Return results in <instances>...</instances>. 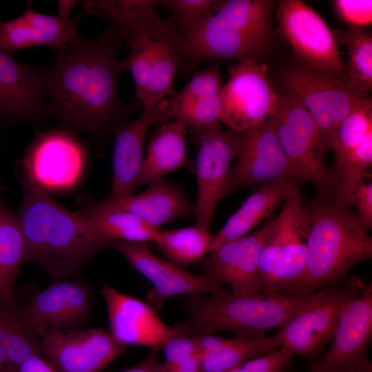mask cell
<instances>
[{"label":"cell","mask_w":372,"mask_h":372,"mask_svg":"<svg viewBox=\"0 0 372 372\" xmlns=\"http://www.w3.org/2000/svg\"><path fill=\"white\" fill-rule=\"evenodd\" d=\"M372 131V102L368 98L351 112L328 135L335 161L356 147Z\"/></svg>","instance_id":"obj_34"},{"label":"cell","mask_w":372,"mask_h":372,"mask_svg":"<svg viewBox=\"0 0 372 372\" xmlns=\"http://www.w3.org/2000/svg\"><path fill=\"white\" fill-rule=\"evenodd\" d=\"M273 224V219L254 233L210 251L203 264L204 275L220 285H229L236 295L264 298L258 265Z\"/></svg>","instance_id":"obj_17"},{"label":"cell","mask_w":372,"mask_h":372,"mask_svg":"<svg viewBox=\"0 0 372 372\" xmlns=\"http://www.w3.org/2000/svg\"><path fill=\"white\" fill-rule=\"evenodd\" d=\"M372 332V285L354 298L343 311L333 342L311 366L310 372H344L366 362Z\"/></svg>","instance_id":"obj_23"},{"label":"cell","mask_w":372,"mask_h":372,"mask_svg":"<svg viewBox=\"0 0 372 372\" xmlns=\"http://www.w3.org/2000/svg\"><path fill=\"white\" fill-rule=\"evenodd\" d=\"M94 292L90 284L68 279L42 291L33 286L24 302L10 303L23 327L39 339L48 329L76 328L90 319Z\"/></svg>","instance_id":"obj_11"},{"label":"cell","mask_w":372,"mask_h":372,"mask_svg":"<svg viewBox=\"0 0 372 372\" xmlns=\"http://www.w3.org/2000/svg\"><path fill=\"white\" fill-rule=\"evenodd\" d=\"M213 236L198 226L159 230L155 243L173 262L188 265L200 260L210 251Z\"/></svg>","instance_id":"obj_33"},{"label":"cell","mask_w":372,"mask_h":372,"mask_svg":"<svg viewBox=\"0 0 372 372\" xmlns=\"http://www.w3.org/2000/svg\"><path fill=\"white\" fill-rule=\"evenodd\" d=\"M281 79L287 94L310 114L327 138L351 112L368 99L353 91L338 74L309 66L287 68Z\"/></svg>","instance_id":"obj_10"},{"label":"cell","mask_w":372,"mask_h":372,"mask_svg":"<svg viewBox=\"0 0 372 372\" xmlns=\"http://www.w3.org/2000/svg\"><path fill=\"white\" fill-rule=\"evenodd\" d=\"M308 208L307 260L297 294L312 295L340 282L353 265L372 256V238L356 213L318 196Z\"/></svg>","instance_id":"obj_3"},{"label":"cell","mask_w":372,"mask_h":372,"mask_svg":"<svg viewBox=\"0 0 372 372\" xmlns=\"http://www.w3.org/2000/svg\"><path fill=\"white\" fill-rule=\"evenodd\" d=\"M163 349L165 372H200V358L192 337L177 335Z\"/></svg>","instance_id":"obj_38"},{"label":"cell","mask_w":372,"mask_h":372,"mask_svg":"<svg viewBox=\"0 0 372 372\" xmlns=\"http://www.w3.org/2000/svg\"><path fill=\"white\" fill-rule=\"evenodd\" d=\"M9 302L0 299V372H9L6 330V315Z\"/></svg>","instance_id":"obj_42"},{"label":"cell","mask_w":372,"mask_h":372,"mask_svg":"<svg viewBox=\"0 0 372 372\" xmlns=\"http://www.w3.org/2000/svg\"><path fill=\"white\" fill-rule=\"evenodd\" d=\"M79 211L85 216L110 211L132 213L158 228L172 220L194 214L192 205L180 187L161 180L149 185L137 195L116 199L94 200L86 194L79 196Z\"/></svg>","instance_id":"obj_22"},{"label":"cell","mask_w":372,"mask_h":372,"mask_svg":"<svg viewBox=\"0 0 372 372\" xmlns=\"http://www.w3.org/2000/svg\"><path fill=\"white\" fill-rule=\"evenodd\" d=\"M270 117L296 177L311 182L318 196L333 198L337 178L324 160L330 143L310 114L289 94L278 93L277 111Z\"/></svg>","instance_id":"obj_7"},{"label":"cell","mask_w":372,"mask_h":372,"mask_svg":"<svg viewBox=\"0 0 372 372\" xmlns=\"http://www.w3.org/2000/svg\"><path fill=\"white\" fill-rule=\"evenodd\" d=\"M311 295L276 298L222 294L190 296L183 303L187 319L174 326L178 335L232 331L236 335H265L280 329L303 307Z\"/></svg>","instance_id":"obj_5"},{"label":"cell","mask_w":372,"mask_h":372,"mask_svg":"<svg viewBox=\"0 0 372 372\" xmlns=\"http://www.w3.org/2000/svg\"><path fill=\"white\" fill-rule=\"evenodd\" d=\"M244 134L242 147L230 169L227 194L258 183L300 180L282 147L270 116L244 131Z\"/></svg>","instance_id":"obj_16"},{"label":"cell","mask_w":372,"mask_h":372,"mask_svg":"<svg viewBox=\"0 0 372 372\" xmlns=\"http://www.w3.org/2000/svg\"><path fill=\"white\" fill-rule=\"evenodd\" d=\"M40 72L0 50V121H37L48 116Z\"/></svg>","instance_id":"obj_24"},{"label":"cell","mask_w":372,"mask_h":372,"mask_svg":"<svg viewBox=\"0 0 372 372\" xmlns=\"http://www.w3.org/2000/svg\"><path fill=\"white\" fill-rule=\"evenodd\" d=\"M192 140L199 147L196 158V226L209 230L218 201L227 194L230 165L238 156L244 132L223 131L220 124L191 129Z\"/></svg>","instance_id":"obj_9"},{"label":"cell","mask_w":372,"mask_h":372,"mask_svg":"<svg viewBox=\"0 0 372 372\" xmlns=\"http://www.w3.org/2000/svg\"><path fill=\"white\" fill-rule=\"evenodd\" d=\"M222 1L215 0H164L158 1L172 13L170 19L183 36L212 14Z\"/></svg>","instance_id":"obj_36"},{"label":"cell","mask_w":372,"mask_h":372,"mask_svg":"<svg viewBox=\"0 0 372 372\" xmlns=\"http://www.w3.org/2000/svg\"><path fill=\"white\" fill-rule=\"evenodd\" d=\"M116 249L129 264L154 285L148 294L149 304L156 311L169 298L186 294L189 297L222 294L227 291L222 285L205 275H195L167 262L149 249L146 243L120 241Z\"/></svg>","instance_id":"obj_20"},{"label":"cell","mask_w":372,"mask_h":372,"mask_svg":"<svg viewBox=\"0 0 372 372\" xmlns=\"http://www.w3.org/2000/svg\"><path fill=\"white\" fill-rule=\"evenodd\" d=\"M228 72L220 93L219 121L231 131L240 132L275 114L278 93L271 85L265 65L245 60Z\"/></svg>","instance_id":"obj_12"},{"label":"cell","mask_w":372,"mask_h":372,"mask_svg":"<svg viewBox=\"0 0 372 372\" xmlns=\"http://www.w3.org/2000/svg\"><path fill=\"white\" fill-rule=\"evenodd\" d=\"M181 66L179 48L172 43L155 40L152 64L145 90L141 101L142 107L155 106L176 91L173 84Z\"/></svg>","instance_id":"obj_30"},{"label":"cell","mask_w":372,"mask_h":372,"mask_svg":"<svg viewBox=\"0 0 372 372\" xmlns=\"http://www.w3.org/2000/svg\"><path fill=\"white\" fill-rule=\"evenodd\" d=\"M86 217L96 234L114 241L154 242L160 230L140 217L126 211H110Z\"/></svg>","instance_id":"obj_32"},{"label":"cell","mask_w":372,"mask_h":372,"mask_svg":"<svg viewBox=\"0 0 372 372\" xmlns=\"http://www.w3.org/2000/svg\"><path fill=\"white\" fill-rule=\"evenodd\" d=\"M366 286L353 276L321 287L274 335L280 348L308 359L315 356L333 339L343 311Z\"/></svg>","instance_id":"obj_8"},{"label":"cell","mask_w":372,"mask_h":372,"mask_svg":"<svg viewBox=\"0 0 372 372\" xmlns=\"http://www.w3.org/2000/svg\"><path fill=\"white\" fill-rule=\"evenodd\" d=\"M24 158L45 190H63L79 180L85 150L72 134L58 129L38 134Z\"/></svg>","instance_id":"obj_21"},{"label":"cell","mask_w":372,"mask_h":372,"mask_svg":"<svg viewBox=\"0 0 372 372\" xmlns=\"http://www.w3.org/2000/svg\"><path fill=\"white\" fill-rule=\"evenodd\" d=\"M351 205L358 209L356 214L365 229L369 231L372 227V183H366L364 179L357 185L351 199Z\"/></svg>","instance_id":"obj_41"},{"label":"cell","mask_w":372,"mask_h":372,"mask_svg":"<svg viewBox=\"0 0 372 372\" xmlns=\"http://www.w3.org/2000/svg\"><path fill=\"white\" fill-rule=\"evenodd\" d=\"M274 4L270 0L222 1L212 14L183 36L179 54L184 72L207 60L255 61L269 42Z\"/></svg>","instance_id":"obj_4"},{"label":"cell","mask_w":372,"mask_h":372,"mask_svg":"<svg viewBox=\"0 0 372 372\" xmlns=\"http://www.w3.org/2000/svg\"><path fill=\"white\" fill-rule=\"evenodd\" d=\"M191 337L198 353L200 372H223L280 348L274 336L265 335L223 338L212 333H199Z\"/></svg>","instance_id":"obj_26"},{"label":"cell","mask_w":372,"mask_h":372,"mask_svg":"<svg viewBox=\"0 0 372 372\" xmlns=\"http://www.w3.org/2000/svg\"><path fill=\"white\" fill-rule=\"evenodd\" d=\"M158 1H85L83 10L110 23L121 26L126 32L145 29L154 40L169 43L179 49L183 35L171 20L162 19L156 12Z\"/></svg>","instance_id":"obj_25"},{"label":"cell","mask_w":372,"mask_h":372,"mask_svg":"<svg viewBox=\"0 0 372 372\" xmlns=\"http://www.w3.org/2000/svg\"><path fill=\"white\" fill-rule=\"evenodd\" d=\"M185 125L178 120L160 124L152 134L136 188L163 180L168 173L189 166Z\"/></svg>","instance_id":"obj_28"},{"label":"cell","mask_w":372,"mask_h":372,"mask_svg":"<svg viewBox=\"0 0 372 372\" xmlns=\"http://www.w3.org/2000/svg\"><path fill=\"white\" fill-rule=\"evenodd\" d=\"M302 181L278 180L261 184L213 237L210 251L241 238L282 202L300 191Z\"/></svg>","instance_id":"obj_27"},{"label":"cell","mask_w":372,"mask_h":372,"mask_svg":"<svg viewBox=\"0 0 372 372\" xmlns=\"http://www.w3.org/2000/svg\"><path fill=\"white\" fill-rule=\"evenodd\" d=\"M309 229V211L300 191L285 201L260 253L258 274L265 298L297 294L306 267Z\"/></svg>","instance_id":"obj_6"},{"label":"cell","mask_w":372,"mask_h":372,"mask_svg":"<svg viewBox=\"0 0 372 372\" xmlns=\"http://www.w3.org/2000/svg\"><path fill=\"white\" fill-rule=\"evenodd\" d=\"M282 372H293L291 370L289 369L288 366Z\"/></svg>","instance_id":"obj_46"},{"label":"cell","mask_w":372,"mask_h":372,"mask_svg":"<svg viewBox=\"0 0 372 372\" xmlns=\"http://www.w3.org/2000/svg\"><path fill=\"white\" fill-rule=\"evenodd\" d=\"M39 340L56 372H101L126 350L103 329L51 328Z\"/></svg>","instance_id":"obj_13"},{"label":"cell","mask_w":372,"mask_h":372,"mask_svg":"<svg viewBox=\"0 0 372 372\" xmlns=\"http://www.w3.org/2000/svg\"><path fill=\"white\" fill-rule=\"evenodd\" d=\"M293 354L279 348L262 357L242 362L223 372H282L291 361Z\"/></svg>","instance_id":"obj_39"},{"label":"cell","mask_w":372,"mask_h":372,"mask_svg":"<svg viewBox=\"0 0 372 372\" xmlns=\"http://www.w3.org/2000/svg\"><path fill=\"white\" fill-rule=\"evenodd\" d=\"M76 1H59L58 14L51 16L34 11L28 1L18 17L0 21V50L11 52L33 46H48L59 50L81 39L76 27L86 14L83 10L75 17L70 14Z\"/></svg>","instance_id":"obj_19"},{"label":"cell","mask_w":372,"mask_h":372,"mask_svg":"<svg viewBox=\"0 0 372 372\" xmlns=\"http://www.w3.org/2000/svg\"><path fill=\"white\" fill-rule=\"evenodd\" d=\"M175 102L167 97L152 107H142L134 120H125L113 130V175L110 193L107 199L133 194L143 162L145 138L149 128L174 118Z\"/></svg>","instance_id":"obj_15"},{"label":"cell","mask_w":372,"mask_h":372,"mask_svg":"<svg viewBox=\"0 0 372 372\" xmlns=\"http://www.w3.org/2000/svg\"><path fill=\"white\" fill-rule=\"evenodd\" d=\"M6 191L0 176V299L10 302L14 281L25 263V249L17 214L4 203Z\"/></svg>","instance_id":"obj_29"},{"label":"cell","mask_w":372,"mask_h":372,"mask_svg":"<svg viewBox=\"0 0 372 372\" xmlns=\"http://www.w3.org/2000/svg\"><path fill=\"white\" fill-rule=\"evenodd\" d=\"M344 372H372V364L367 360L362 364Z\"/></svg>","instance_id":"obj_45"},{"label":"cell","mask_w":372,"mask_h":372,"mask_svg":"<svg viewBox=\"0 0 372 372\" xmlns=\"http://www.w3.org/2000/svg\"><path fill=\"white\" fill-rule=\"evenodd\" d=\"M334 6L338 14L351 27L369 25L372 21V1L336 0Z\"/></svg>","instance_id":"obj_40"},{"label":"cell","mask_w":372,"mask_h":372,"mask_svg":"<svg viewBox=\"0 0 372 372\" xmlns=\"http://www.w3.org/2000/svg\"><path fill=\"white\" fill-rule=\"evenodd\" d=\"M218 65L196 73L192 80L172 97L178 105H188L220 94L221 76Z\"/></svg>","instance_id":"obj_37"},{"label":"cell","mask_w":372,"mask_h":372,"mask_svg":"<svg viewBox=\"0 0 372 372\" xmlns=\"http://www.w3.org/2000/svg\"><path fill=\"white\" fill-rule=\"evenodd\" d=\"M126 41L130 53L121 59L123 70L132 74L135 86L134 99L141 101L148 81L154 58L155 40L145 29H135L127 32Z\"/></svg>","instance_id":"obj_35"},{"label":"cell","mask_w":372,"mask_h":372,"mask_svg":"<svg viewBox=\"0 0 372 372\" xmlns=\"http://www.w3.org/2000/svg\"><path fill=\"white\" fill-rule=\"evenodd\" d=\"M16 372H56L42 355H34L22 362Z\"/></svg>","instance_id":"obj_43"},{"label":"cell","mask_w":372,"mask_h":372,"mask_svg":"<svg viewBox=\"0 0 372 372\" xmlns=\"http://www.w3.org/2000/svg\"><path fill=\"white\" fill-rule=\"evenodd\" d=\"M156 350L152 349L147 356L138 364L120 372H165Z\"/></svg>","instance_id":"obj_44"},{"label":"cell","mask_w":372,"mask_h":372,"mask_svg":"<svg viewBox=\"0 0 372 372\" xmlns=\"http://www.w3.org/2000/svg\"><path fill=\"white\" fill-rule=\"evenodd\" d=\"M126 39V32L111 23L96 39L81 37L59 50L55 64L40 71L43 92L51 100L48 116L101 142L136 110L139 104L125 103L117 90L123 70L117 54Z\"/></svg>","instance_id":"obj_1"},{"label":"cell","mask_w":372,"mask_h":372,"mask_svg":"<svg viewBox=\"0 0 372 372\" xmlns=\"http://www.w3.org/2000/svg\"><path fill=\"white\" fill-rule=\"evenodd\" d=\"M276 16L296 56L309 67L340 74L344 68L334 35L324 19L300 0L278 3Z\"/></svg>","instance_id":"obj_14"},{"label":"cell","mask_w":372,"mask_h":372,"mask_svg":"<svg viewBox=\"0 0 372 372\" xmlns=\"http://www.w3.org/2000/svg\"><path fill=\"white\" fill-rule=\"evenodd\" d=\"M101 293L107 307L110 333L118 344L158 351L177 335V328L165 324L149 303L106 283Z\"/></svg>","instance_id":"obj_18"},{"label":"cell","mask_w":372,"mask_h":372,"mask_svg":"<svg viewBox=\"0 0 372 372\" xmlns=\"http://www.w3.org/2000/svg\"><path fill=\"white\" fill-rule=\"evenodd\" d=\"M14 173L22 189L17 214L25 242V263L37 262L54 282L76 274L98 253L116 247L120 241L99 236L82 213L54 200L36 180L24 157L15 163Z\"/></svg>","instance_id":"obj_2"},{"label":"cell","mask_w":372,"mask_h":372,"mask_svg":"<svg viewBox=\"0 0 372 372\" xmlns=\"http://www.w3.org/2000/svg\"><path fill=\"white\" fill-rule=\"evenodd\" d=\"M340 38L349 54L347 74L342 77L353 91L365 97L372 87L371 33L362 28L350 27L340 32Z\"/></svg>","instance_id":"obj_31"}]
</instances>
